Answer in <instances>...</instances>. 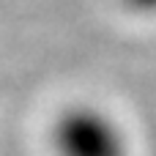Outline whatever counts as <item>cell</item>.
I'll use <instances>...</instances> for the list:
<instances>
[{"instance_id":"1","label":"cell","mask_w":156,"mask_h":156,"mask_svg":"<svg viewBox=\"0 0 156 156\" xmlns=\"http://www.w3.org/2000/svg\"><path fill=\"white\" fill-rule=\"evenodd\" d=\"M58 156H126V140L115 121L88 104L66 107L52 123Z\"/></svg>"},{"instance_id":"2","label":"cell","mask_w":156,"mask_h":156,"mask_svg":"<svg viewBox=\"0 0 156 156\" xmlns=\"http://www.w3.org/2000/svg\"><path fill=\"white\" fill-rule=\"evenodd\" d=\"M129 8H134V11H143V14H151L156 11V0H123Z\"/></svg>"}]
</instances>
